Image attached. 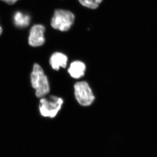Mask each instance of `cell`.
Here are the masks:
<instances>
[{
  "mask_svg": "<svg viewBox=\"0 0 157 157\" xmlns=\"http://www.w3.org/2000/svg\"><path fill=\"white\" fill-rule=\"evenodd\" d=\"M86 69L84 63L80 61H76L71 63L68 72L71 77L78 79L84 76Z\"/></svg>",
  "mask_w": 157,
  "mask_h": 157,
  "instance_id": "52a82bcc",
  "label": "cell"
},
{
  "mask_svg": "<svg viewBox=\"0 0 157 157\" xmlns=\"http://www.w3.org/2000/svg\"><path fill=\"white\" fill-rule=\"evenodd\" d=\"M67 56L61 52L52 54L49 59V63L53 70H58L61 67L65 68L67 64Z\"/></svg>",
  "mask_w": 157,
  "mask_h": 157,
  "instance_id": "8992f818",
  "label": "cell"
},
{
  "mask_svg": "<svg viewBox=\"0 0 157 157\" xmlns=\"http://www.w3.org/2000/svg\"><path fill=\"white\" fill-rule=\"evenodd\" d=\"M75 18V15L71 11L63 9H57L52 18L51 25L55 29L67 32L73 25Z\"/></svg>",
  "mask_w": 157,
  "mask_h": 157,
  "instance_id": "3957f363",
  "label": "cell"
},
{
  "mask_svg": "<svg viewBox=\"0 0 157 157\" xmlns=\"http://www.w3.org/2000/svg\"><path fill=\"white\" fill-rule=\"evenodd\" d=\"M30 77L31 85L36 90L37 98H44L48 94L50 91L49 82L47 76L40 65L34 64Z\"/></svg>",
  "mask_w": 157,
  "mask_h": 157,
  "instance_id": "6da1fadb",
  "label": "cell"
},
{
  "mask_svg": "<svg viewBox=\"0 0 157 157\" xmlns=\"http://www.w3.org/2000/svg\"><path fill=\"white\" fill-rule=\"evenodd\" d=\"M3 31V30L2 27L1 26V25H0V36H1V35H2V33Z\"/></svg>",
  "mask_w": 157,
  "mask_h": 157,
  "instance_id": "8fae6325",
  "label": "cell"
},
{
  "mask_svg": "<svg viewBox=\"0 0 157 157\" xmlns=\"http://www.w3.org/2000/svg\"><path fill=\"white\" fill-rule=\"evenodd\" d=\"M14 25L18 28L23 29L28 27L30 24L31 17L29 14L22 11H17L13 15Z\"/></svg>",
  "mask_w": 157,
  "mask_h": 157,
  "instance_id": "ba28073f",
  "label": "cell"
},
{
  "mask_svg": "<svg viewBox=\"0 0 157 157\" xmlns=\"http://www.w3.org/2000/svg\"><path fill=\"white\" fill-rule=\"evenodd\" d=\"M3 1L4 2L6 3V4H9V5H14L17 2L18 0H1Z\"/></svg>",
  "mask_w": 157,
  "mask_h": 157,
  "instance_id": "30bf717a",
  "label": "cell"
},
{
  "mask_svg": "<svg viewBox=\"0 0 157 157\" xmlns=\"http://www.w3.org/2000/svg\"><path fill=\"white\" fill-rule=\"evenodd\" d=\"M75 98L79 104L82 106H90L95 100L92 90L87 82H78L74 85Z\"/></svg>",
  "mask_w": 157,
  "mask_h": 157,
  "instance_id": "277c9868",
  "label": "cell"
},
{
  "mask_svg": "<svg viewBox=\"0 0 157 157\" xmlns=\"http://www.w3.org/2000/svg\"><path fill=\"white\" fill-rule=\"evenodd\" d=\"M63 103V99L56 96L41 98L39 105L40 114L44 117L53 118L61 109Z\"/></svg>",
  "mask_w": 157,
  "mask_h": 157,
  "instance_id": "7a4b0ae2",
  "label": "cell"
},
{
  "mask_svg": "<svg viewBox=\"0 0 157 157\" xmlns=\"http://www.w3.org/2000/svg\"><path fill=\"white\" fill-rule=\"evenodd\" d=\"M45 28L41 24L34 25L31 27L28 37L30 46L38 47L42 46L45 42Z\"/></svg>",
  "mask_w": 157,
  "mask_h": 157,
  "instance_id": "5b68a950",
  "label": "cell"
},
{
  "mask_svg": "<svg viewBox=\"0 0 157 157\" xmlns=\"http://www.w3.org/2000/svg\"><path fill=\"white\" fill-rule=\"evenodd\" d=\"M84 7L91 9H95L99 7L103 0H78Z\"/></svg>",
  "mask_w": 157,
  "mask_h": 157,
  "instance_id": "9c48e42d",
  "label": "cell"
}]
</instances>
